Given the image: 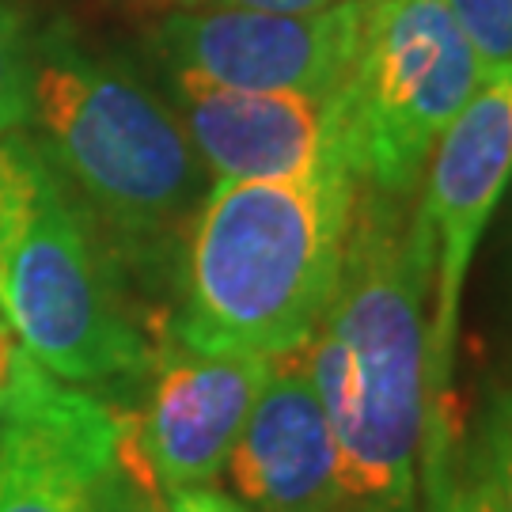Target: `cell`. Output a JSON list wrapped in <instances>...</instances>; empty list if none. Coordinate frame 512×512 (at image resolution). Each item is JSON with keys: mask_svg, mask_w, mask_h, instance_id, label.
<instances>
[{"mask_svg": "<svg viewBox=\"0 0 512 512\" xmlns=\"http://www.w3.org/2000/svg\"><path fill=\"white\" fill-rule=\"evenodd\" d=\"M406 198L368 190L353 205L346 258L304 346L338 444L342 501L410 512L425 440L429 251Z\"/></svg>", "mask_w": 512, "mask_h": 512, "instance_id": "6da1fadb", "label": "cell"}, {"mask_svg": "<svg viewBox=\"0 0 512 512\" xmlns=\"http://www.w3.org/2000/svg\"><path fill=\"white\" fill-rule=\"evenodd\" d=\"M353 205L346 164L213 186L190 228L179 342L262 357L308 346L342 274Z\"/></svg>", "mask_w": 512, "mask_h": 512, "instance_id": "7a4b0ae2", "label": "cell"}, {"mask_svg": "<svg viewBox=\"0 0 512 512\" xmlns=\"http://www.w3.org/2000/svg\"><path fill=\"white\" fill-rule=\"evenodd\" d=\"M0 319L50 376L95 384L145 365L107 262L46 148L0 137Z\"/></svg>", "mask_w": 512, "mask_h": 512, "instance_id": "3957f363", "label": "cell"}, {"mask_svg": "<svg viewBox=\"0 0 512 512\" xmlns=\"http://www.w3.org/2000/svg\"><path fill=\"white\" fill-rule=\"evenodd\" d=\"M31 118L57 175L133 243L171 232L202 198L205 167L183 122L133 76L65 38L38 42Z\"/></svg>", "mask_w": 512, "mask_h": 512, "instance_id": "277c9868", "label": "cell"}, {"mask_svg": "<svg viewBox=\"0 0 512 512\" xmlns=\"http://www.w3.org/2000/svg\"><path fill=\"white\" fill-rule=\"evenodd\" d=\"M482 80L448 0H365L353 69L330 95L342 164L368 190L406 198Z\"/></svg>", "mask_w": 512, "mask_h": 512, "instance_id": "5b68a950", "label": "cell"}, {"mask_svg": "<svg viewBox=\"0 0 512 512\" xmlns=\"http://www.w3.org/2000/svg\"><path fill=\"white\" fill-rule=\"evenodd\" d=\"M512 179V65L486 76L471 103L440 133L425 164L418 228L429 251V357H425V440L421 456L452 444V372L459 308L471 258Z\"/></svg>", "mask_w": 512, "mask_h": 512, "instance_id": "8992f818", "label": "cell"}, {"mask_svg": "<svg viewBox=\"0 0 512 512\" xmlns=\"http://www.w3.org/2000/svg\"><path fill=\"white\" fill-rule=\"evenodd\" d=\"M0 512H148L126 425L38 361L0 414Z\"/></svg>", "mask_w": 512, "mask_h": 512, "instance_id": "52a82bcc", "label": "cell"}, {"mask_svg": "<svg viewBox=\"0 0 512 512\" xmlns=\"http://www.w3.org/2000/svg\"><path fill=\"white\" fill-rule=\"evenodd\" d=\"M361 23L365 0H334L308 16L186 8L156 27V50L171 73L202 76L220 88L327 99L353 69Z\"/></svg>", "mask_w": 512, "mask_h": 512, "instance_id": "ba28073f", "label": "cell"}, {"mask_svg": "<svg viewBox=\"0 0 512 512\" xmlns=\"http://www.w3.org/2000/svg\"><path fill=\"white\" fill-rule=\"evenodd\" d=\"M179 122L217 183L293 179L342 164L330 95L239 92L190 73H171Z\"/></svg>", "mask_w": 512, "mask_h": 512, "instance_id": "9c48e42d", "label": "cell"}, {"mask_svg": "<svg viewBox=\"0 0 512 512\" xmlns=\"http://www.w3.org/2000/svg\"><path fill=\"white\" fill-rule=\"evenodd\" d=\"M274 357L179 349L164 365L137 448L164 490L209 486L228 467L243 425L270 384Z\"/></svg>", "mask_w": 512, "mask_h": 512, "instance_id": "30bf717a", "label": "cell"}, {"mask_svg": "<svg viewBox=\"0 0 512 512\" xmlns=\"http://www.w3.org/2000/svg\"><path fill=\"white\" fill-rule=\"evenodd\" d=\"M228 475L255 512H338V444L311 380L304 346L274 357L251 418L228 456Z\"/></svg>", "mask_w": 512, "mask_h": 512, "instance_id": "8fae6325", "label": "cell"}, {"mask_svg": "<svg viewBox=\"0 0 512 512\" xmlns=\"http://www.w3.org/2000/svg\"><path fill=\"white\" fill-rule=\"evenodd\" d=\"M35 46L23 35L16 0H0V137L31 122Z\"/></svg>", "mask_w": 512, "mask_h": 512, "instance_id": "7c38bea8", "label": "cell"}, {"mask_svg": "<svg viewBox=\"0 0 512 512\" xmlns=\"http://www.w3.org/2000/svg\"><path fill=\"white\" fill-rule=\"evenodd\" d=\"M463 38L471 42L482 76L512 65V0H448Z\"/></svg>", "mask_w": 512, "mask_h": 512, "instance_id": "4fadbf2b", "label": "cell"}, {"mask_svg": "<svg viewBox=\"0 0 512 512\" xmlns=\"http://www.w3.org/2000/svg\"><path fill=\"white\" fill-rule=\"evenodd\" d=\"M471 463L494 497L497 512H512V387L494 395Z\"/></svg>", "mask_w": 512, "mask_h": 512, "instance_id": "5bb4252c", "label": "cell"}, {"mask_svg": "<svg viewBox=\"0 0 512 512\" xmlns=\"http://www.w3.org/2000/svg\"><path fill=\"white\" fill-rule=\"evenodd\" d=\"M421 482H425L429 512H497L475 463H467V467L456 463V448H444L437 456L421 459Z\"/></svg>", "mask_w": 512, "mask_h": 512, "instance_id": "9a60e30c", "label": "cell"}, {"mask_svg": "<svg viewBox=\"0 0 512 512\" xmlns=\"http://www.w3.org/2000/svg\"><path fill=\"white\" fill-rule=\"evenodd\" d=\"M31 353L19 346L12 327L0 319V414L8 410V403L16 399L19 384H23V376H27V368H31Z\"/></svg>", "mask_w": 512, "mask_h": 512, "instance_id": "2e32d148", "label": "cell"}, {"mask_svg": "<svg viewBox=\"0 0 512 512\" xmlns=\"http://www.w3.org/2000/svg\"><path fill=\"white\" fill-rule=\"evenodd\" d=\"M164 512H255L243 501H232L213 486H183V490H167Z\"/></svg>", "mask_w": 512, "mask_h": 512, "instance_id": "e0dca14e", "label": "cell"}, {"mask_svg": "<svg viewBox=\"0 0 512 512\" xmlns=\"http://www.w3.org/2000/svg\"><path fill=\"white\" fill-rule=\"evenodd\" d=\"M183 8H243V12H277V16H308L323 12L334 0H175Z\"/></svg>", "mask_w": 512, "mask_h": 512, "instance_id": "ac0fdd59", "label": "cell"}]
</instances>
